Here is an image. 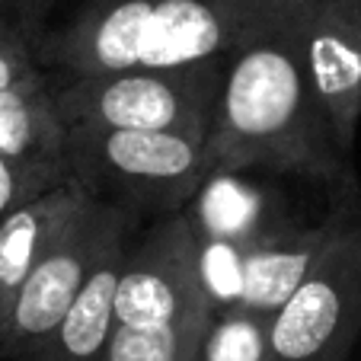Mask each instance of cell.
I'll use <instances>...</instances> for the list:
<instances>
[{
    "mask_svg": "<svg viewBox=\"0 0 361 361\" xmlns=\"http://www.w3.org/2000/svg\"><path fill=\"white\" fill-rule=\"evenodd\" d=\"M310 10L231 55L208 137L212 173H281L333 192L358 185L355 160L336 144L307 74Z\"/></svg>",
    "mask_w": 361,
    "mask_h": 361,
    "instance_id": "cell-1",
    "label": "cell"
},
{
    "mask_svg": "<svg viewBox=\"0 0 361 361\" xmlns=\"http://www.w3.org/2000/svg\"><path fill=\"white\" fill-rule=\"evenodd\" d=\"M317 0H87L68 23L39 32L51 74L179 68L231 58L246 42Z\"/></svg>",
    "mask_w": 361,
    "mask_h": 361,
    "instance_id": "cell-2",
    "label": "cell"
},
{
    "mask_svg": "<svg viewBox=\"0 0 361 361\" xmlns=\"http://www.w3.org/2000/svg\"><path fill=\"white\" fill-rule=\"evenodd\" d=\"M227 61L231 58H208L179 68L51 74V87L68 125L176 131L208 141Z\"/></svg>",
    "mask_w": 361,
    "mask_h": 361,
    "instance_id": "cell-3",
    "label": "cell"
},
{
    "mask_svg": "<svg viewBox=\"0 0 361 361\" xmlns=\"http://www.w3.org/2000/svg\"><path fill=\"white\" fill-rule=\"evenodd\" d=\"M68 164L71 176L96 195L160 218L185 212L212 176L208 141L202 137L106 125H71Z\"/></svg>",
    "mask_w": 361,
    "mask_h": 361,
    "instance_id": "cell-4",
    "label": "cell"
},
{
    "mask_svg": "<svg viewBox=\"0 0 361 361\" xmlns=\"http://www.w3.org/2000/svg\"><path fill=\"white\" fill-rule=\"evenodd\" d=\"M361 336V204L345 214L314 272L272 314V361H348Z\"/></svg>",
    "mask_w": 361,
    "mask_h": 361,
    "instance_id": "cell-5",
    "label": "cell"
},
{
    "mask_svg": "<svg viewBox=\"0 0 361 361\" xmlns=\"http://www.w3.org/2000/svg\"><path fill=\"white\" fill-rule=\"evenodd\" d=\"M131 224H135L131 208L99 195L61 233V240L42 256V262L16 291L7 329L0 336L4 358L26 361L45 345L102 256L116 243L128 240Z\"/></svg>",
    "mask_w": 361,
    "mask_h": 361,
    "instance_id": "cell-6",
    "label": "cell"
},
{
    "mask_svg": "<svg viewBox=\"0 0 361 361\" xmlns=\"http://www.w3.org/2000/svg\"><path fill=\"white\" fill-rule=\"evenodd\" d=\"M212 300L198 272V237L189 214L160 218L128 246L116 294L118 326H204Z\"/></svg>",
    "mask_w": 361,
    "mask_h": 361,
    "instance_id": "cell-7",
    "label": "cell"
},
{
    "mask_svg": "<svg viewBox=\"0 0 361 361\" xmlns=\"http://www.w3.org/2000/svg\"><path fill=\"white\" fill-rule=\"evenodd\" d=\"M304 61L336 144L355 160L361 125V0H317L307 16Z\"/></svg>",
    "mask_w": 361,
    "mask_h": 361,
    "instance_id": "cell-8",
    "label": "cell"
},
{
    "mask_svg": "<svg viewBox=\"0 0 361 361\" xmlns=\"http://www.w3.org/2000/svg\"><path fill=\"white\" fill-rule=\"evenodd\" d=\"M358 204V185L339 189L336 202L320 221L307 227H285L281 233L262 240L250 252L246 262V281L240 304L272 317L294 291L298 285L314 272V266L323 259L326 246L333 243L336 231L342 227L345 214Z\"/></svg>",
    "mask_w": 361,
    "mask_h": 361,
    "instance_id": "cell-9",
    "label": "cell"
},
{
    "mask_svg": "<svg viewBox=\"0 0 361 361\" xmlns=\"http://www.w3.org/2000/svg\"><path fill=\"white\" fill-rule=\"evenodd\" d=\"M96 198L87 183L71 176L0 218V291L10 307L26 275Z\"/></svg>",
    "mask_w": 361,
    "mask_h": 361,
    "instance_id": "cell-10",
    "label": "cell"
},
{
    "mask_svg": "<svg viewBox=\"0 0 361 361\" xmlns=\"http://www.w3.org/2000/svg\"><path fill=\"white\" fill-rule=\"evenodd\" d=\"M128 240L116 243L93 269L87 285L68 307V314L48 336V342L26 361H102L116 333V294L128 256Z\"/></svg>",
    "mask_w": 361,
    "mask_h": 361,
    "instance_id": "cell-11",
    "label": "cell"
},
{
    "mask_svg": "<svg viewBox=\"0 0 361 361\" xmlns=\"http://www.w3.org/2000/svg\"><path fill=\"white\" fill-rule=\"evenodd\" d=\"M185 214L198 237L262 243L285 231L272 192L259 183H250L246 173H212L185 204Z\"/></svg>",
    "mask_w": 361,
    "mask_h": 361,
    "instance_id": "cell-12",
    "label": "cell"
},
{
    "mask_svg": "<svg viewBox=\"0 0 361 361\" xmlns=\"http://www.w3.org/2000/svg\"><path fill=\"white\" fill-rule=\"evenodd\" d=\"M68 128L55 102L51 71L42 80L0 93V150L29 160L68 164Z\"/></svg>",
    "mask_w": 361,
    "mask_h": 361,
    "instance_id": "cell-13",
    "label": "cell"
},
{
    "mask_svg": "<svg viewBox=\"0 0 361 361\" xmlns=\"http://www.w3.org/2000/svg\"><path fill=\"white\" fill-rule=\"evenodd\" d=\"M269 326L272 317L246 304L218 307L204 323L195 361H272Z\"/></svg>",
    "mask_w": 361,
    "mask_h": 361,
    "instance_id": "cell-14",
    "label": "cell"
},
{
    "mask_svg": "<svg viewBox=\"0 0 361 361\" xmlns=\"http://www.w3.org/2000/svg\"><path fill=\"white\" fill-rule=\"evenodd\" d=\"M259 243H252V240L198 237V272H202L204 294H208L214 310L240 304L246 281V262H250V252Z\"/></svg>",
    "mask_w": 361,
    "mask_h": 361,
    "instance_id": "cell-15",
    "label": "cell"
},
{
    "mask_svg": "<svg viewBox=\"0 0 361 361\" xmlns=\"http://www.w3.org/2000/svg\"><path fill=\"white\" fill-rule=\"evenodd\" d=\"M204 326H118L102 361H195Z\"/></svg>",
    "mask_w": 361,
    "mask_h": 361,
    "instance_id": "cell-16",
    "label": "cell"
},
{
    "mask_svg": "<svg viewBox=\"0 0 361 361\" xmlns=\"http://www.w3.org/2000/svg\"><path fill=\"white\" fill-rule=\"evenodd\" d=\"M64 179H71V164L64 160H29L0 150V218Z\"/></svg>",
    "mask_w": 361,
    "mask_h": 361,
    "instance_id": "cell-17",
    "label": "cell"
},
{
    "mask_svg": "<svg viewBox=\"0 0 361 361\" xmlns=\"http://www.w3.org/2000/svg\"><path fill=\"white\" fill-rule=\"evenodd\" d=\"M39 32L42 29H29L0 16V93L48 74L39 58Z\"/></svg>",
    "mask_w": 361,
    "mask_h": 361,
    "instance_id": "cell-18",
    "label": "cell"
},
{
    "mask_svg": "<svg viewBox=\"0 0 361 361\" xmlns=\"http://www.w3.org/2000/svg\"><path fill=\"white\" fill-rule=\"evenodd\" d=\"M61 0H0V16L13 20L29 29H45L48 13L58 7Z\"/></svg>",
    "mask_w": 361,
    "mask_h": 361,
    "instance_id": "cell-19",
    "label": "cell"
},
{
    "mask_svg": "<svg viewBox=\"0 0 361 361\" xmlns=\"http://www.w3.org/2000/svg\"><path fill=\"white\" fill-rule=\"evenodd\" d=\"M7 317H10V304H7V298H4V291H0V336L7 329Z\"/></svg>",
    "mask_w": 361,
    "mask_h": 361,
    "instance_id": "cell-20",
    "label": "cell"
}]
</instances>
